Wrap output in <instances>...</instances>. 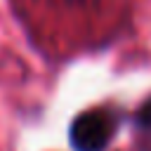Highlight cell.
I'll use <instances>...</instances> for the list:
<instances>
[{
	"label": "cell",
	"mask_w": 151,
	"mask_h": 151,
	"mask_svg": "<svg viewBox=\"0 0 151 151\" xmlns=\"http://www.w3.org/2000/svg\"><path fill=\"white\" fill-rule=\"evenodd\" d=\"M116 134V118L109 111L90 109L73 118L68 142L76 151H104Z\"/></svg>",
	"instance_id": "cell-1"
},
{
	"label": "cell",
	"mask_w": 151,
	"mask_h": 151,
	"mask_svg": "<svg viewBox=\"0 0 151 151\" xmlns=\"http://www.w3.org/2000/svg\"><path fill=\"white\" fill-rule=\"evenodd\" d=\"M134 132L139 137V149L151 151V99H146L134 113Z\"/></svg>",
	"instance_id": "cell-2"
}]
</instances>
